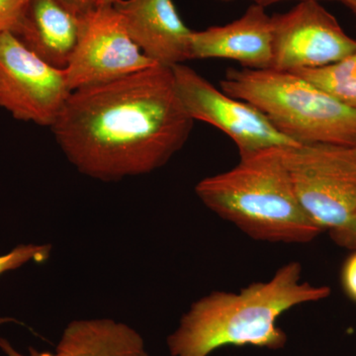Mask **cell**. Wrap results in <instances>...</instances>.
Returning <instances> with one entry per match:
<instances>
[{
	"instance_id": "6da1fadb",
	"label": "cell",
	"mask_w": 356,
	"mask_h": 356,
	"mask_svg": "<svg viewBox=\"0 0 356 356\" xmlns=\"http://www.w3.org/2000/svg\"><path fill=\"white\" fill-rule=\"evenodd\" d=\"M193 125L172 70L156 65L72 91L51 130L79 172L118 181L165 165L186 144Z\"/></svg>"
},
{
	"instance_id": "7a4b0ae2",
	"label": "cell",
	"mask_w": 356,
	"mask_h": 356,
	"mask_svg": "<svg viewBox=\"0 0 356 356\" xmlns=\"http://www.w3.org/2000/svg\"><path fill=\"white\" fill-rule=\"evenodd\" d=\"M298 261H290L267 281L238 292L214 291L191 304L166 339L172 356H209L225 346L278 350L287 343L278 318L294 307L331 295L330 287L302 277Z\"/></svg>"
},
{
	"instance_id": "3957f363",
	"label": "cell",
	"mask_w": 356,
	"mask_h": 356,
	"mask_svg": "<svg viewBox=\"0 0 356 356\" xmlns=\"http://www.w3.org/2000/svg\"><path fill=\"white\" fill-rule=\"evenodd\" d=\"M284 149L269 147L240 156L235 168L199 181L195 186L198 198L254 240L312 242L323 232L300 205Z\"/></svg>"
},
{
	"instance_id": "277c9868",
	"label": "cell",
	"mask_w": 356,
	"mask_h": 356,
	"mask_svg": "<svg viewBox=\"0 0 356 356\" xmlns=\"http://www.w3.org/2000/svg\"><path fill=\"white\" fill-rule=\"evenodd\" d=\"M220 86L227 95L254 105L299 145L356 147V110L294 72L229 69Z\"/></svg>"
},
{
	"instance_id": "5b68a950",
	"label": "cell",
	"mask_w": 356,
	"mask_h": 356,
	"mask_svg": "<svg viewBox=\"0 0 356 356\" xmlns=\"http://www.w3.org/2000/svg\"><path fill=\"white\" fill-rule=\"evenodd\" d=\"M284 161L307 216L332 238L339 235L356 212V147H285Z\"/></svg>"
},
{
	"instance_id": "8992f818",
	"label": "cell",
	"mask_w": 356,
	"mask_h": 356,
	"mask_svg": "<svg viewBox=\"0 0 356 356\" xmlns=\"http://www.w3.org/2000/svg\"><path fill=\"white\" fill-rule=\"evenodd\" d=\"M172 70L177 95L189 116L226 134L240 156L269 147L301 146L280 133L254 105L220 90L188 65H177Z\"/></svg>"
},
{
	"instance_id": "52a82bcc",
	"label": "cell",
	"mask_w": 356,
	"mask_h": 356,
	"mask_svg": "<svg viewBox=\"0 0 356 356\" xmlns=\"http://www.w3.org/2000/svg\"><path fill=\"white\" fill-rule=\"evenodd\" d=\"M70 93L65 70L47 64L13 33H0L1 108L16 120L51 128Z\"/></svg>"
},
{
	"instance_id": "ba28073f",
	"label": "cell",
	"mask_w": 356,
	"mask_h": 356,
	"mask_svg": "<svg viewBox=\"0 0 356 356\" xmlns=\"http://www.w3.org/2000/svg\"><path fill=\"white\" fill-rule=\"evenodd\" d=\"M273 60L281 72L318 69L356 51V40L318 1H302L271 16Z\"/></svg>"
},
{
	"instance_id": "9c48e42d",
	"label": "cell",
	"mask_w": 356,
	"mask_h": 356,
	"mask_svg": "<svg viewBox=\"0 0 356 356\" xmlns=\"http://www.w3.org/2000/svg\"><path fill=\"white\" fill-rule=\"evenodd\" d=\"M156 65L129 36L120 14L98 6L83 17V27L65 69L70 90L110 83Z\"/></svg>"
},
{
	"instance_id": "30bf717a",
	"label": "cell",
	"mask_w": 356,
	"mask_h": 356,
	"mask_svg": "<svg viewBox=\"0 0 356 356\" xmlns=\"http://www.w3.org/2000/svg\"><path fill=\"white\" fill-rule=\"evenodd\" d=\"M129 36L154 64L172 67L191 60L192 31L172 0H116Z\"/></svg>"
},
{
	"instance_id": "8fae6325",
	"label": "cell",
	"mask_w": 356,
	"mask_h": 356,
	"mask_svg": "<svg viewBox=\"0 0 356 356\" xmlns=\"http://www.w3.org/2000/svg\"><path fill=\"white\" fill-rule=\"evenodd\" d=\"M207 58L235 60L247 69H271L273 25L266 8L252 4L233 22L193 31L191 60Z\"/></svg>"
},
{
	"instance_id": "7c38bea8",
	"label": "cell",
	"mask_w": 356,
	"mask_h": 356,
	"mask_svg": "<svg viewBox=\"0 0 356 356\" xmlns=\"http://www.w3.org/2000/svg\"><path fill=\"white\" fill-rule=\"evenodd\" d=\"M83 17L58 0H31L13 34L47 64L65 70L81 36Z\"/></svg>"
},
{
	"instance_id": "4fadbf2b",
	"label": "cell",
	"mask_w": 356,
	"mask_h": 356,
	"mask_svg": "<svg viewBox=\"0 0 356 356\" xmlns=\"http://www.w3.org/2000/svg\"><path fill=\"white\" fill-rule=\"evenodd\" d=\"M142 336L111 318L76 320L65 327L54 353L41 356H144Z\"/></svg>"
},
{
	"instance_id": "5bb4252c",
	"label": "cell",
	"mask_w": 356,
	"mask_h": 356,
	"mask_svg": "<svg viewBox=\"0 0 356 356\" xmlns=\"http://www.w3.org/2000/svg\"><path fill=\"white\" fill-rule=\"evenodd\" d=\"M294 74L356 110V51L327 67L297 70Z\"/></svg>"
},
{
	"instance_id": "9a60e30c",
	"label": "cell",
	"mask_w": 356,
	"mask_h": 356,
	"mask_svg": "<svg viewBox=\"0 0 356 356\" xmlns=\"http://www.w3.org/2000/svg\"><path fill=\"white\" fill-rule=\"evenodd\" d=\"M51 245H19L10 252L0 255V275L15 270L29 262H44L50 257ZM14 322L13 318H0V325Z\"/></svg>"
},
{
	"instance_id": "2e32d148",
	"label": "cell",
	"mask_w": 356,
	"mask_h": 356,
	"mask_svg": "<svg viewBox=\"0 0 356 356\" xmlns=\"http://www.w3.org/2000/svg\"><path fill=\"white\" fill-rule=\"evenodd\" d=\"M31 0H0V33L15 31Z\"/></svg>"
},
{
	"instance_id": "e0dca14e",
	"label": "cell",
	"mask_w": 356,
	"mask_h": 356,
	"mask_svg": "<svg viewBox=\"0 0 356 356\" xmlns=\"http://www.w3.org/2000/svg\"><path fill=\"white\" fill-rule=\"evenodd\" d=\"M341 284L346 295L356 302V252L344 261L341 269Z\"/></svg>"
},
{
	"instance_id": "ac0fdd59",
	"label": "cell",
	"mask_w": 356,
	"mask_h": 356,
	"mask_svg": "<svg viewBox=\"0 0 356 356\" xmlns=\"http://www.w3.org/2000/svg\"><path fill=\"white\" fill-rule=\"evenodd\" d=\"M332 240L341 247L356 248V212L346 228L339 235L334 236Z\"/></svg>"
},
{
	"instance_id": "d6986e66",
	"label": "cell",
	"mask_w": 356,
	"mask_h": 356,
	"mask_svg": "<svg viewBox=\"0 0 356 356\" xmlns=\"http://www.w3.org/2000/svg\"><path fill=\"white\" fill-rule=\"evenodd\" d=\"M79 16H84L97 7V0H58Z\"/></svg>"
},
{
	"instance_id": "ffe728a7",
	"label": "cell",
	"mask_w": 356,
	"mask_h": 356,
	"mask_svg": "<svg viewBox=\"0 0 356 356\" xmlns=\"http://www.w3.org/2000/svg\"><path fill=\"white\" fill-rule=\"evenodd\" d=\"M0 348L3 350L7 356H41L42 353H39L34 348H30L29 355H25L15 350L11 343L6 339H0Z\"/></svg>"
},
{
	"instance_id": "44dd1931",
	"label": "cell",
	"mask_w": 356,
	"mask_h": 356,
	"mask_svg": "<svg viewBox=\"0 0 356 356\" xmlns=\"http://www.w3.org/2000/svg\"><path fill=\"white\" fill-rule=\"evenodd\" d=\"M250 1L252 2V4H257V6L264 7V8H266V7L273 6V4L275 3H280V2L283 1H332V0H250Z\"/></svg>"
},
{
	"instance_id": "7402d4cb",
	"label": "cell",
	"mask_w": 356,
	"mask_h": 356,
	"mask_svg": "<svg viewBox=\"0 0 356 356\" xmlns=\"http://www.w3.org/2000/svg\"><path fill=\"white\" fill-rule=\"evenodd\" d=\"M332 1L341 2L344 6L348 7L355 16L356 21V0H332Z\"/></svg>"
},
{
	"instance_id": "603a6c76",
	"label": "cell",
	"mask_w": 356,
	"mask_h": 356,
	"mask_svg": "<svg viewBox=\"0 0 356 356\" xmlns=\"http://www.w3.org/2000/svg\"><path fill=\"white\" fill-rule=\"evenodd\" d=\"M116 0H97L98 6H112Z\"/></svg>"
},
{
	"instance_id": "cb8c5ba5",
	"label": "cell",
	"mask_w": 356,
	"mask_h": 356,
	"mask_svg": "<svg viewBox=\"0 0 356 356\" xmlns=\"http://www.w3.org/2000/svg\"><path fill=\"white\" fill-rule=\"evenodd\" d=\"M219 1L229 2V1H233V0H219Z\"/></svg>"
},
{
	"instance_id": "d4e9b609",
	"label": "cell",
	"mask_w": 356,
	"mask_h": 356,
	"mask_svg": "<svg viewBox=\"0 0 356 356\" xmlns=\"http://www.w3.org/2000/svg\"><path fill=\"white\" fill-rule=\"evenodd\" d=\"M144 356H149V355H147V353H146V355H145Z\"/></svg>"
}]
</instances>
